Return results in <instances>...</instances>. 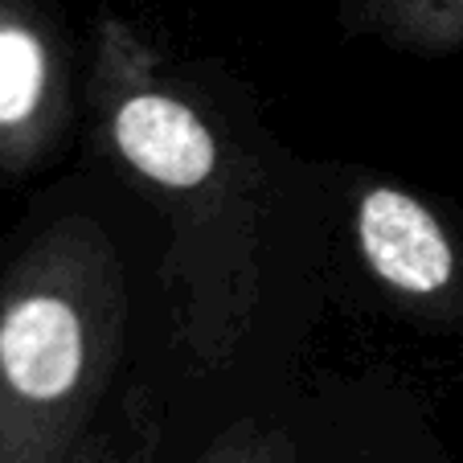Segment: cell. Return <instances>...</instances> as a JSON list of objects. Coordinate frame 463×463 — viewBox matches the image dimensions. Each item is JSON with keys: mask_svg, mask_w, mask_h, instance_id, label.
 Masks as SVG:
<instances>
[{"mask_svg": "<svg viewBox=\"0 0 463 463\" xmlns=\"http://www.w3.org/2000/svg\"><path fill=\"white\" fill-rule=\"evenodd\" d=\"M90 107L119 173L168 226L181 345L202 369L242 353L262 288V173L160 66L148 37L103 17Z\"/></svg>", "mask_w": 463, "mask_h": 463, "instance_id": "6da1fadb", "label": "cell"}, {"mask_svg": "<svg viewBox=\"0 0 463 463\" xmlns=\"http://www.w3.org/2000/svg\"><path fill=\"white\" fill-rule=\"evenodd\" d=\"M128 336V283L99 222L61 218L0 283V463H71Z\"/></svg>", "mask_w": 463, "mask_h": 463, "instance_id": "7a4b0ae2", "label": "cell"}, {"mask_svg": "<svg viewBox=\"0 0 463 463\" xmlns=\"http://www.w3.org/2000/svg\"><path fill=\"white\" fill-rule=\"evenodd\" d=\"M353 246L361 267L422 316H451L463 299V250L451 226L422 197L398 184L353 193Z\"/></svg>", "mask_w": 463, "mask_h": 463, "instance_id": "3957f363", "label": "cell"}, {"mask_svg": "<svg viewBox=\"0 0 463 463\" xmlns=\"http://www.w3.org/2000/svg\"><path fill=\"white\" fill-rule=\"evenodd\" d=\"M71 74L29 5L0 0V173L33 168L66 128Z\"/></svg>", "mask_w": 463, "mask_h": 463, "instance_id": "277c9868", "label": "cell"}, {"mask_svg": "<svg viewBox=\"0 0 463 463\" xmlns=\"http://www.w3.org/2000/svg\"><path fill=\"white\" fill-rule=\"evenodd\" d=\"M341 25L393 50L443 53L463 45V0H345Z\"/></svg>", "mask_w": 463, "mask_h": 463, "instance_id": "5b68a950", "label": "cell"}, {"mask_svg": "<svg viewBox=\"0 0 463 463\" xmlns=\"http://www.w3.org/2000/svg\"><path fill=\"white\" fill-rule=\"evenodd\" d=\"M160 447V414L148 393H136L115 411V419L99 422L71 463H152Z\"/></svg>", "mask_w": 463, "mask_h": 463, "instance_id": "8992f818", "label": "cell"}, {"mask_svg": "<svg viewBox=\"0 0 463 463\" xmlns=\"http://www.w3.org/2000/svg\"><path fill=\"white\" fill-rule=\"evenodd\" d=\"M189 463H299V447L283 427L238 419L222 435H213Z\"/></svg>", "mask_w": 463, "mask_h": 463, "instance_id": "52a82bcc", "label": "cell"}, {"mask_svg": "<svg viewBox=\"0 0 463 463\" xmlns=\"http://www.w3.org/2000/svg\"><path fill=\"white\" fill-rule=\"evenodd\" d=\"M345 463H353V459H345Z\"/></svg>", "mask_w": 463, "mask_h": 463, "instance_id": "ba28073f", "label": "cell"}]
</instances>
